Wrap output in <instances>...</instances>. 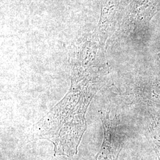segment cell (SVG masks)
I'll return each mask as SVG.
<instances>
[{"label": "cell", "mask_w": 160, "mask_h": 160, "mask_svg": "<svg viewBox=\"0 0 160 160\" xmlns=\"http://www.w3.org/2000/svg\"><path fill=\"white\" fill-rule=\"evenodd\" d=\"M101 87L92 78L74 76L66 96L35 125L36 138L53 143L55 156L77 154L87 128L86 112Z\"/></svg>", "instance_id": "cell-1"}, {"label": "cell", "mask_w": 160, "mask_h": 160, "mask_svg": "<svg viewBox=\"0 0 160 160\" xmlns=\"http://www.w3.org/2000/svg\"><path fill=\"white\" fill-rule=\"evenodd\" d=\"M100 116L104 139L100 150L92 160H118L123 143L118 120L116 117L111 119L108 114L103 113H101Z\"/></svg>", "instance_id": "cell-2"}, {"label": "cell", "mask_w": 160, "mask_h": 160, "mask_svg": "<svg viewBox=\"0 0 160 160\" xmlns=\"http://www.w3.org/2000/svg\"><path fill=\"white\" fill-rule=\"evenodd\" d=\"M151 131V138L155 150L160 160V120L154 122Z\"/></svg>", "instance_id": "cell-3"}, {"label": "cell", "mask_w": 160, "mask_h": 160, "mask_svg": "<svg viewBox=\"0 0 160 160\" xmlns=\"http://www.w3.org/2000/svg\"><path fill=\"white\" fill-rule=\"evenodd\" d=\"M145 95H150L149 98L151 101L160 104V84H155L153 85L147 86L145 89Z\"/></svg>", "instance_id": "cell-4"}]
</instances>
